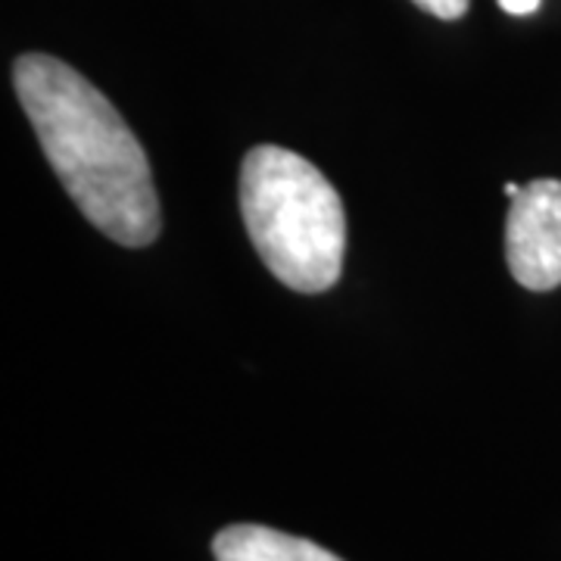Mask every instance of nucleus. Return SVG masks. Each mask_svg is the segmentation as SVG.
<instances>
[{
  "label": "nucleus",
  "mask_w": 561,
  "mask_h": 561,
  "mask_svg": "<svg viewBox=\"0 0 561 561\" xmlns=\"http://www.w3.org/2000/svg\"><path fill=\"white\" fill-rule=\"evenodd\" d=\"M13 84L47 160L81 216L122 247L160 238V197L147 153L101 91L47 54H25Z\"/></svg>",
  "instance_id": "1"
},
{
  "label": "nucleus",
  "mask_w": 561,
  "mask_h": 561,
  "mask_svg": "<svg viewBox=\"0 0 561 561\" xmlns=\"http://www.w3.org/2000/svg\"><path fill=\"white\" fill-rule=\"evenodd\" d=\"M241 213L260 260L284 287L321 294L337 284L346 216L312 162L275 144L253 147L241 165Z\"/></svg>",
  "instance_id": "2"
},
{
  "label": "nucleus",
  "mask_w": 561,
  "mask_h": 561,
  "mask_svg": "<svg viewBox=\"0 0 561 561\" xmlns=\"http://www.w3.org/2000/svg\"><path fill=\"white\" fill-rule=\"evenodd\" d=\"M505 260L512 278L527 290L561 287V181L537 179L512 197Z\"/></svg>",
  "instance_id": "3"
},
{
  "label": "nucleus",
  "mask_w": 561,
  "mask_h": 561,
  "mask_svg": "<svg viewBox=\"0 0 561 561\" xmlns=\"http://www.w3.org/2000/svg\"><path fill=\"white\" fill-rule=\"evenodd\" d=\"M216 561H343L319 542L290 537L262 524H231L213 540Z\"/></svg>",
  "instance_id": "4"
},
{
  "label": "nucleus",
  "mask_w": 561,
  "mask_h": 561,
  "mask_svg": "<svg viewBox=\"0 0 561 561\" xmlns=\"http://www.w3.org/2000/svg\"><path fill=\"white\" fill-rule=\"evenodd\" d=\"M415 7H421L424 13L437 16V20H461L468 13V0H412Z\"/></svg>",
  "instance_id": "5"
},
{
  "label": "nucleus",
  "mask_w": 561,
  "mask_h": 561,
  "mask_svg": "<svg viewBox=\"0 0 561 561\" xmlns=\"http://www.w3.org/2000/svg\"><path fill=\"white\" fill-rule=\"evenodd\" d=\"M500 7L512 16H530V13H537L540 0H500Z\"/></svg>",
  "instance_id": "6"
},
{
  "label": "nucleus",
  "mask_w": 561,
  "mask_h": 561,
  "mask_svg": "<svg viewBox=\"0 0 561 561\" xmlns=\"http://www.w3.org/2000/svg\"><path fill=\"white\" fill-rule=\"evenodd\" d=\"M505 194H508V197H518V194H522V187L508 181V184H505Z\"/></svg>",
  "instance_id": "7"
}]
</instances>
